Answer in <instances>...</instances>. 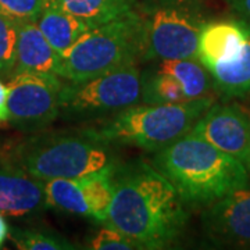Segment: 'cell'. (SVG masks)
Returning a JSON list of instances; mask_svg holds the SVG:
<instances>
[{"label":"cell","instance_id":"cell-1","mask_svg":"<svg viewBox=\"0 0 250 250\" xmlns=\"http://www.w3.org/2000/svg\"><path fill=\"white\" fill-rule=\"evenodd\" d=\"M113 200L104 225L142 245L143 250L170 248L189 221V208L152 163H117L111 170Z\"/></svg>","mask_w":250,"mask_h":250},{"label":"cell","instance_id":"cell-2","mask_svg":"<svg viewBox=\"0 0 250 250\" xmlns=\"http://www.w3.org/2000/svg\"><path fill=\"white\" fill-rule=\"evenodd\" d=\"M152 164L177 189L189 210H202L250 184L241 161L190 132L154 153Z\"/></svg>","mask_w":250,"mask_h":250},{"label":"cell","instance_id":"cell-3","mask_svg":"<svg viewBox=\"0 0 250 250\" xmlns=\"http://www.w3.org/2000/svg\"><path fill=\"white\" fill-rule=\"evenodd\" d=\"M3 153L41 181L83 178L113 168L118 163L114 145L99 134L95 126L52 131L46 128L32 132Z\"/></svg>","mask_w":250,"mask_h":250},{"label":"cell","instance_id":"cell-4","mask_svg":"<svg viewBox=\"0 0 250 250\" xmlns=\"http://www.w3.org/2000/svg\"><path fill=\"white\" fill-rule=\"evenodd\" d=\"M214 102V96H208L172 104L138 103L98 121L95 128L116 146H135L156 153L190 132Z\"/></svg>","mask_w":250,"mask_h":250},{"label":"cell","instance_id":"cell-5","mask_svg":"<svg viewBox=\"0 0 250 250\" xmlns=\"http://www.w3.org/2000/svg\"><path fill=\"white\" fill-rule=\"evenodd\" d=\"M142 27L132 9L103 25L90 28L62 54L60 78L72 82L95 78L141 62Z\"/></svg>","mask_w":250,"mask_h":250},{"label":"cell","instance_id":"cell-6","mask_svg":"<svg viewBox=\"0 0 250 250\" xmlns=\"http://www.w3.org/2000/svg\"><path fill=\"white\" fill-rule=\"evenodd\" d=\"M134 9L142 27L141 62L197 57L207 22L199 0H142Z\"/></svg>","mask_w":250,"mask_h":250},{"label":"cell","instance_id":"cell-7","mask_svg":"<svg viewBox=\"0 0 250 250\" xmlns=\"http://www.w3.org/2000/svg\"><path fill=\"white\" fill-rule=\"evenodd\" d=\"M138 103H141V71L134 64L89 80L64 82L59 118L98 123Z\"/></svg>","mask_w":250,"mask_h":250},{"label":"cell","instance_id":"cell-8","mask_svg":"<svg viewBox=\"0 0 250 250\" xmlns=\"http://www.w3.org/2000/svg\"><path fill=\"white\" fill-rule=\"evenodd\" d=\"M9 124L21 132H38L49 128L60 114L62 78L21 72L9 78Z\"/></svg>","mask_w":250,"mask_h":250},{"label":"cell","instance_id":"cell-9","mask_svg":"<svg viewBox=\"0 0 250 250\" xmlns=\"http://www.w3.org/2000/svg\"><path fill=\"white\" fill-rule=\"evenodd\" d=\"M200 224L215 246L250 248V184L202 208Z\"/></svg>","mask_w":250,"mask_h":250},{"label":"cell","instance_id":"cell-10","mask_svg":"<svg viewBox=\"0 0 250 250\" xmlns=\"http://www.w3.org/2000/svg\"><path fill=\"white\" fill-rule=\"evenodd\" d=\"M190 134L243 164L250 157V118L236 103H213Z\"/></svg>","mask_w":250,"mask_h":250},{"label":"cell","instance_id":"cell-11","mask_svg":"<svg viewBox=\"0 0 250 250\" xmlns=\"http://www.w3.org/2000/svg\"><path fill=\"white\" fill-rule=\"evenodd\" d=\"M46 207L43 181L32 177L0 153V213L27 217L43 211Z\"/></svg>","mask_w":250,"mask_h":250},{"label":"cell","instance_id":"cell-12","mask_svg":"<svg viewBox=\"0 0 250 250\" xmlns=\"http://www.w3.org/2000/svg\"><path fill=\"white\" fill-rule=\"evenodd\" d=\"M249 25L241 18L207 21L199 36L197 59L207 70L233 59L246 42Z\"/></svg>","mask_w":250,"mask_h":250},{"label":"cell","instance_id":"cell-13","mask_svg":"<svg viewBox=\"0 0 250 250\" xmlns=\"http://www.w3.org/2000/svg\"><path fill=\"white\" fill-rule=\"evenodd\" d=\"M62 56L47 42L34 21H18L17 53L9 78L21 72L60 77Z\"/></svg>","mask_w":250,"mask_h":250},{"label":"cell","instance_id":"cell-14","mask_svg":"<svg viewBox=\"0 0 250 250\" xmlns=\"http://www.w3.org/2000/svg\"><path fill=\"white\" fill-rule=\"evenodd\" d=\"M208 71L217 95L224 99L250 98V25L241 52L228 62L215 64Z\"/></svg>","mask_w":250,"mask_h":250},{"label":"cell","instance_id":"cell-15","mask_svg":"<svg viewBox=\"0 0 250 250\" xmlns=\"http://www.w3.org/2000/svg\"><path fill=\"white\" fill-rule=\"evenodd\" d=\"M36 24L47 42L60 56L90 29L86 22L64 11L54 0H50Z\"/></svg>","mask_w":250,"mask_h":250},{"label":"cell","instance_id":"cell-16","mask_svg":"<svg viewBox=\"0 0 250 250\" xmlns=\"http://www.w3.org/2000/svg\"><path fill=\"white\" fill-rule=\"evenodd\" d=\"M153 67L178 81L188 100L214 96L211 72L197 57L157 60Z\"/></svg>","mask_w":250,"mask_h":250},{"label":"cell","instance_id":"cell-17","mask_svg":"<svg viewBox=\"0 0 250 250\" xmlns=\"http://www.w3.org/2000/svg\"><path fill=\"white\" fill-rule=\"evenodd\" d=\"M64 11L90 28L103 25L134 9L138 0H54Z\"/></svg>","mask_w":250,"mask_h":250},{"label":"cell","instance_id":"cell-18","mask_svg":"<svg viewBox=\"0 0 250 250\" xmlns=\"http://www.w3.org/2000/svg\"><path fill=\"white\" fill-rule=\"evenodd\" d=\"M47 207L68 214L90 217V208L83 195L82 178H54L43 181Z\"/></svg>","mask_w":250,"mask_h":250},{"label":"cell","instance_id":"cell-19","mask_svg":"<svg viewBox=\"0 0 250 250\" xmlns=\"http://www.w3.org/2000/svg\"><path fill=\"white\" fill-rule=\"evenodd\" d=\"M189 102L179 82L154 67L141 71V103L172 104Z\"/></svg>","mask_w":250,"mask_h":250},{"label":"cell","instance_id":"cell-20","mask_svg":"<svg viewBox=\"0 0 250 250\" xmlns=\"http://www.w3.org/2000/svg\"><path fill=\"white\" fill-rule=\"evenodd\" d=\"M111 170L113 168H108L82 178L83 195L90 208V218L100 224L106 223L113 200Z\"/></svg>","mask_w":250,"mask_h":250},{"label":"cell","instance_id":"cell-21","mask_svg":"<svg viewBox=\"0 0 250 250\" xmlns=\"http://www.w3.org/2000/svg\"><path fill=\"white\" fill-rule=\"evenodd\" d=\"M10 238L17 249L21 250H74L77 246L64 238L60 233L31 229V228H16L10 233Z\"/></svg>","mask_w":250,"mask_h":250},{"label":"cell","instance_id":"cell-22","mask_svg":"<svg viewBox=\"0 0 250 250\" xmlns=\"http://www.w3.org/2000/svg\"><path fill=\"white\" fill-rule=\"evenodd\" d=\"M18 41V21L0 14V77L9 78L14 67Z\"/></svg>","mask_w":250,"mask_h":250},{"label":"cell","instance_id":"cell-23","mask_svg":"<svg viewBox=\"0 0 250 250\" xmlns=\"http://www.w3.org/2000/svg\"><path fill=\"white\" fill-rule=\"evenodd\" d=\"M88 249L92 250H143L142 245L132 238L106 225L90 238Z\"/></svg>","mask_w":250,"mask_h":250},{"label":"cell","instance_id":"cell-24","mask_svg":"<svg viewBox=\"0 0 250 250\" xmlns=\"http://www.w3.org/2000/svg\"><path fill=\"white\" fill-rule=\"evenodd\" d=\"M50 0H0V14L16 21L36 22Z\"/></svg>","mask_w":250,"mask_h":250},{"label":"cell","instance_id":"cell-25","mask_svg":"<svg viewBox=\"0 0 250 250\" xmlns=\"http://www.w3.org/2000/svg\"><path fill=\"white\" fill-rule=\"evenodd\" d=\"M227 3L238 17L250 24V0H227Z\"/></svg>","mask_w":250,"mask_h":250},{"label":"cell","instance_id":"cell-26","mask_svg":"<svg viewBox=\"0 0 250 250\" xmlns=\"http://www.w3.org/2000/svg\"><path fill=\"white\" fill-rule=\"evenodd\" d=\"M7 100H9V88L6 83H3V81L0 80V126L9 123Z\"/></svg>","mask_w":250,"mask_h":250},{"label":"cell","instance_id":"cell-27","mask_svg":"<svg viewBox=\"0 0 250 250\" xmlns=\"http://www.w3.org/2000/svg\"><path fill=\"white\" fill-rule=\"evenodd\" d=\"M9 236H10L9 224L6 223L4 217H3V214L0 213V248L4 245V242H6V239H7Z\"/></svg>","mask_w":250,"mask_h":250},{"label":"cell","instance_id":"cell-28","mask_svg":"<svg viewBox=\"0 0 250 250\" xmlns=\"http://www.w3.org/2000/svg\"><path fill=\"white\" fill-rule=\"evenodd\" d=\"M243 166H245V168H246V171H248V175H249V179H250V157L243 163Z\"/></svg>","mask_w":250,"mask_h":250}]
</instances>
